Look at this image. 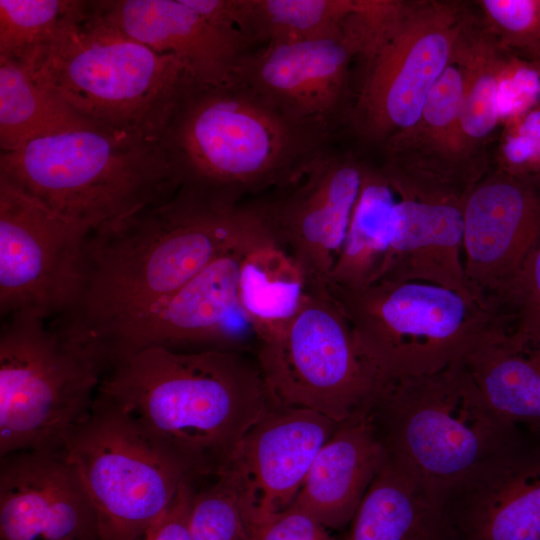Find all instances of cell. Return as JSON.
Instances as JSON below:
<instances>
[{
    "instance_id": "6da1fadb",
    "label": "cell",
    "mask_w": 540,
    "mask_h": 540,
    "mask_svg": "<svg viewBox=\"0 0 540 540\" xmlns=\"http://www.w3.org/2000/svg\"><path fill=\"white\" fill-rule=\"evenodd\" d=\"M249 203L229 205L188 186L90 234L71 307L53 321L110 366L144 320L214 260L250 237Z\"/></svg>"
},
{
    "instance_id": "7a4b0ae2",
    "label": "cell",
    "mask_w": 540,
    "mask_h": 540,
    "mask_svg": "<svg viewBox=\"0 0 540 540\" xmlns=\"http://www.w3.org/2000/svg\"><path fill=\"white\" fill-rule=\"evenodd\" d=\"M95 399L133 418L196 476L214 477L272 405L256 358L237 348L140 349L109 367Z\"/></svg>"
},
{
    "instance_id": "3957f363",
    "label": "cell",
    "mask_w": 540,
    "mask_h": 540,
    "mask_svg": "<svg viewBox=\"0 0 540 540\" xmlns=\"http://www.w3.org/2000/svg\"><path fill=\"white\" fill-rule=\"evenodd\" d=\"M332 129L278 109L236 78L191 79L161 144L179 186L237 206L299 180L327 148Z\"/></svg>"
},
{
    "instance_id": "277c9868",
    "label": "cell",
    "mask_w": 540,
    "mask_h": 540,
    "mask_svg": "<svg viewBox=\"0 0 540 540\" xmlns=\"http://www.w3.org/2000/svg\"><path fill=\"white\" fill-rule=\"evenodd\" d=\"M22 63L98 128L155 141L192 79L174 55L156 52L106 23L92 1Z\"/></svg>"
},
{
    "instance_id": "5b68a950",
    "label": "cell",
    "mask_w": 540,
    "mask_h": 540,
    "mask_svg": "<svg viewBox=\"0 0 540 540\" xmlns=\"http://www.w3.org/2000/svg\"><path fill=\"white\" fill-rule=\"evenodd\" d=\"M368 414L387 459L444 500L527 433L489 407L462 359L432 374L384 380Z\"/></svg>"
},
{
    "instance_id": "8992f818",
    "label": "cell",
    "mask_w": 540,
    "mask_h": 540,
    "mask_svg": "<svg viewBox=\"0 0 540 540\" xmlns=\"http://www.w3.org/2000/svg\"><path fill=\"white\" fill-rule=\"evenodd\" d=\"M0 175L91 233L178 188L160 141L95 127L44 136L1 152Z\"/></svg>"
},
{
    "instance_id": "52a82bcc",
    "label": "cell",
    "mask_w": 540,
    "mask_h": 540,
    "mask_svg": "<svg viewBox=\"0 0 540 540\" xmlns=\"http://www.w3.org/2000/svg\"><path fill=\"white\" fill-rule=\"evenodd\" d=\"M103 357L55 322L15 314L0 332V455L59 452L92 411Z\"/></svg>"
},
{
    "instance_id": "ba28073f",
    "label": "cell",
    "mask_w": 540,
    "mask_h": 540,
    "mask_svg": "<svg viewBox=\"0 0 540 540\" xmlns=\"http://www.w3.org/2000/svg\"><path fill=\"white\" fill-rule=\"evenodd\" d=\"M381 379L438 372L461 360L499 317L478 299L420 281L327 284Z\"/></svg>"
},
{
    "instance_id": "9c48e42d",
    "label": "cell",
    "mask_w": 540,
    "mask_h": 540,
    "mask_svg": "<svg viewBox=\"0 0 540 540\" xmlns=\"http://www.w3.org/2000/svg\"><path fill=\"white\" fill-rule=\"evenodd\" d=\"M61 452L94 508L101 540H140L181 484L197 477L133 418L97 399Z\"/></svg>"
},
{
    "instance_id": "30bf717a",
    "label": "cell",
    "mask_w": 540,
    "mask_h": 540,
    "mask_svg": "<svg viewBox=\"0 0 540 540\" xmlns=\"http://www.w3.org/2000/svg\"><path fill=\"white\" fill-rule=\"evenodd\" d=\"M255 358L273 405L311 409L338 423L367 412L383 382L327 285L309 284L288 326L256 343Z\"/></svg>"
},
{
    "instance_id": "8fae6325",
    "label": "cell",
    "mask_w": 540,
    "mask_h": 540,
    "mask_svg": "<svg viewBox=\"0 0 540 540\" xmlns=\"http://www.w3.org/2000/svg\"><path fill=\"white\" fill-rule=\"evenodd\" d=\"M471 13L461 1H408L397 23L360 63L346 118L362 143L382 150L417 121Z\"/></svg>"
},
{
    "instance_id": "7c38bea8",
    "label": "cell",
    "mask_w": 540,
    "mask_h": 540,
    "mask_svg": "<svg viewBox=\"0 0 540 540\" xmlns=\"http://www.w3.org/2000/svg\"><path fill=\"white\" fill-rule=\"evenodd\" d=\"M91 232L0 175V313L43 320L73 304Z\"/></svg>"
},
{
    "instance_id": "4fadbf2b",
    "label": "cell",
    "mask_w": 540,
    "mask_h": 540,
    "mask_svg": "<svg viewBox=\"0 0 540 540\" xmlns=\"http://www.w3.org/2000/svg\"><path fill=\"white\" fill-rule=\"evenodd\" d=\"M366 163L350 152H323L293 184L251 200L271 239L309 284L327 285L358 199Z\"/></svg>"
},
{
    "instance_id": "5bb4252c",
    "label": "cell",
    "mask_w": 540,
    "mask_h": 540,
    "mask_svg": "<svg viewBox=\"0 0 540 540\" xmlns=\"http://www.w3.org/2000/svg\"><path fill=\"white\" fill-rule=\"evenodd\" d=\"M539 243L540 180L491 168L464 206L463 265L474 296L496 312Z\"/></svg>"
},
{
    "instance_id": "9a60e30c",
    "label": "cell",
    "mask_w": 540,
    "mask_h": 540,
    "mask_svg": "<svg viewBox=\"0 0 540 540\" xmlns=\"http://www.w3.org/2000/svg\"><path fill=\"white\" fill-rule=\"evenodd\" d=\"M354 61L356 49L343 31L331 38L252 49L234 78L292 117L333 129L347 116Z\"/></svg>"
},
{
    "instance_id": "2e32d148",
    "label": "cell",
    "mask_w": 540,
    "mask_h": 540,
    "mask_svg": "<svg viewBox=\"0 0 540 540\" xmlns=\"http://www.w3.org/2000/svg\"><path fill=\"white\" fill-rule=\"evenodd\" d=\"M385 175L398 200L395 234L378 281L426 282L476 298L465 277L462 254L469 192L434 181Z\"/></svg>"
},
{
    "instance_id": "e0dca14e",
    "label": "cell",
    "mask_w": 540,
    "mask_h": 540,
    "mask_svg": "<svg viewBox=\"0 0 540 540\" xmlns=\"http://www.w3.org/2000/svg\"><path fill=\"white\" fill-rule=\"evenodd\" d=\"M338 425L311 409L272 404L249 429L225 469L236 480L251 524L293 503Z\"/></svg>"
},
{
    "instance_id": "ac0fdd59",
    "label": "cell",
    "mask_w": 540,
    "mask_h": 540,
    "mask_svg": "<svg viewBox=\"0 0 540 540\" xmlns=\"http://www.w3.org/2000/svg\"><path fill=\"white\" fill-rule=\"evenodd\" d=\"M265 233L261 222L255 233L175 292L128 335L110 366L151 346L176 350L237 348L233 342L237 330L251 332L238 305L240 266L249 247Z\"/></svg>"
},
{
    "instance_id": "d6986e66",
    "label": "cell",
    "mask_w": 540,
    "mask_h": 540,
    "mask_svg": "<svg viewBox=\"0 0 540 540\" xmlns=\"http://www.w3.org/2000/svg\"><path fill=\"white\" fill-rule=\"evenodd\" d=\"M99 537L94 508L61 451L1 457L0 540Z\"/></svg>"
},
{
    "instance_id": "ffe728a7",
    "label": "cell",
    "mask_w": 540,
    "mask_h": 540,
    "mask_svg": "<svg viewBox=\"0 0 540 540\" xmlns=\"http://www.w3.org/2000/svg\"><path fill=\"white\" fill-rule=\"evenodd\" d=\"M92 5L112 27L156 52L177 57L198 83L231 81L252 50L235 28L186 0H105Z\"/></svg>"
},
{
    "instance_id": "44dd1931",
    "label": "cell",
    "mask_w": 540,
    "mask_h": 540,
    "mask_svg": "<svg viewBox=\"0 0 540 540\" xmlns=\"http://www.w3.org/2000/svg\"><path fill=\"white\" fill-rule=\"evenodd\" d=\"M446 505L457 540H540V435L529 431Z\"/></svg>"
},
{
    "instance_id": "7402d4cb",
    "label": "cell",
    "mask_w": 540,
    "mask_h": 540,
    "mask_svg": "<svg viewBox=\"0 0 540 540\" xmlns=\"http://www.w3.org/2000/svg\"><path fill=\"white\" fill-rule=\"evenodd\" d=\"M464 75L453 59L430 91L417 121L390 139L382 167L470 191L489 172L470 161L460 143Z\"/></svg>"
},
{
    "instance_id": "603a6c76",
    "label": "cell",
    "mask_w": 540,
    "mask_h": 540,
    "mask_svg": "<svg viewBox=\"0 0 540 540\" xmlns=\"http://www.w3.org/2000/svg\"><path fill=\"white\" fill-rule=\"evenodd\" d=\"M386 458L368 411L357 414L339 423L319 450L290 506L328 529L345 527Z\"/></svg>"
},
{
    "instance_id": "cb8c5ba5",
    "label": "cell",
    "mask_w": 540,
    "mask_h": 540,
    "mask_svg": "<svg viewBox=\"0 0 540 540\" xmlns=\"http://www.w3.org/2000/svg\"><path fill=\"white\" fill-rule=\"evenodd\" d=\"M484 401L504 421L540 435V344L492 323L462 358Z\"/></svg>"
},
{
    "instance_id": "d4e9b609",
    "label": "cell",
    "mask_w": 540,
    "mask_h": 540,
    "mask_svg": "<svg viewBox=\"0 0 540 540\" xmlns=\"http://www.w3.org/2000/svg\"><path fill=\"white\" fill-rule=\"evenodd\" d=\"M345 540L457 538L446 500L386 458L350 522Z\"/></svg>"
},
{
    "instance_id": "484cf974",
    "label": "cell",
    "mask_w": 540,
    "mask_h": 540,
    "mask_svg": "<svg viewBox=\"0 0 540 540\" xmlns=\"http://www.w3.org/2000/svg\"><path fill=\"white\" fill-rule=\"evenodd\" d=\"M355 0H201L200 8L253 45L339 36Z\"/></svg>"
},
{
    "instance_id": "4316f807",
    "label": "cell",
    "mask_w": 540,
    "mask_h": 540,
    "mask_svg": "<svg viewBox=\"0 0 540 540\" xmlns=\"http://www.w3.org/2000/svg\"><path fill=\"white\" fill-rule=\"evenodd\" d=\"M309 282L296 261L266 233L243 257L239 310L256 343L279 335L299 311Z\"/></svg>"
},
{
    "instance_id": "83f0119b",
    "label": "cell",
    "mask_w": 540,
    "mask_h": 540,
    "mask_svg": "<svg viewBox=\"0 0 540 540\" xmlns=\"http://www.w3.org/2000/svg\"><path fill=\"white\" fill-rule=\"evenodd\" d=\"M509 53L501 49L472 11L453 52L464 75L460 143L465 156L485 171L491 169L487 146L501 123L500 75Z\"/></svg>"
},
{
    "instance_id": "f1b7e54d",
    "label": "cell",
    "mask_w": 540,
    "mask_h": 540,
    "mask_svg": "<svg viewBox=\"0 0 540 540\" xmlns=\"http://www.w3.org/2000/svg\"><path fill=\"white\" fill-rule=\"evenodd\" d=\"M395 195L382 168L366 164L361 190L328 284L360 288L381 278L395 234Z\"/></svg>"
},
{
    "instance_id": "f546056e",
    "label": "cell",
    "mask_w": 540,
    "mask_h": 540,
    "mask_svg": "<svg viewBox=\"0 0 540 540\" xmlns=\"http://www.w3.org/2000/svg\"><path fill=\"white\" fill-rule=\"evenodd\" d=\"M94 127L98 128L39 82L24 63L0 59L1 152L44 136Z\"/></svg>"
},
{
    "instance_id": "4dcf8cb0",
    "label": "cell",
    "mask_w": 540,
    "mask_h": 540,
    "mask_svg": "<svg viewBox=\"0 0 540 540\" xmlns=\"http://www.w3.org/2000/svg\"><path fill=\"white\" fill-rule=\"evenodd\" d=\"M85 3L75 0H0V59L24 62Z\"/></svg>"
},
{
    "instance_id": "1f68e13d",
    "label": "cell",
    "mask_w": 540,
    "mask_h": 540,
    "mask_svg": "<svg viewBox=\"0 0 540 540\" xmlns=\"http://www.w3.org/2000/svg\"><path fill=\"white\" fill-rule=\"evenodd\" d=\"M215 478L196 492L190 540H252L251 520L233 475L224 469Z\"/></svg>"
},
{
    "instance_id": "d6a6232c",
    "label": "cell",
    "mask_w": 540,
    "mask_h": 540,
    "mask_svg": "<svg viewBox=\"0 0 540 540\" xmlns=\"http://www.w3.org/2000/svg\"><path fill=\"white\" fill-rule=\"evenodd\" d=\"M478 18L497 45L524 60L540 59V0H480Z\"/></svg>"
},
{
    "instance_id": "836d02e7",
    "label": "cell",
    "mask_w": 540,
    "mask_h": 540,
    "mask_svg": "<svg viewBox=\"0 0 540 540\" xmlns=\"http://www.w3.org/2000/svg\"><path fill=\"white\" fill-rule=\"evenodd\" d=\"M496 311L507 330L540 344V243L522 264Z\"/></svg>"
},
{
    "instance_id": "e575fe53",
    "label": "cell",
    "mask_w": 540,
    "mask_h": 540,
    "mask_svg": "<svg viewBox=\"0 0 540 540\" xmlns=\"http://www.w3.org/2000/svg\"><path fill=\"white\" fill-rule=\"evenodd\" d=\"M503 123L495 168L540 180V103Z\"/></svg>"
},
{
    "instance_id": "d590c367",
    "label": "cell",
    "mask_w": 540,
    "mask_h": 540,
    "mask_svg": "<svg viewBox=\"0 0 540 540\" xmlns=\"http://www.w3.org/2000/svg\"><path fill=\"white\" fill-rule=\"evenodd\" d=\"M252 540H332L328 528L294 506L251 524Z\"/></svg>"
},
{
    "instance_id": "8d00e7d4",
    "label": "cell",
    "mask_w": 540,
    "mask_h": 540,
    "mask_svg": "<svg viewBox=\"0 0 540 540\" xmlns=\"http://www.w3.org/2000/svg\"><path fill=\"white\" fill-rule=\"evenodd\" d=\"M185 480L166 512L140 540H190V518L196 490Z\"/></svg>"
},
{
    "instance_id": "74e56055",
    "label": "cell",
    "mask_w": 540,
    "mask_h": 540,
    "mask_svg": "<svg viewBox=\"0 0 540 540\" xmlns=\"http://www.w3.org/2000/svg\"><path fill=\"white\" fill-rule=\"evenodd\" d=\"M539 70V73H540V59L538 61H535L534 62Z\"/></svg>"
},
{
    "instance_id": "f35d334b",
    "label": "cell",
    "mask_w": 540,
    "mask_h": 540,
    "mask_svg": "<svg viewBox=\"0 0 540 540\" xmlns=\"http://www.w3.org/2000/svg\"><path fill=\"white\" fill-rule=\"evenodd\" d=\"M85 540H101L100 537H93V538H89V539H85Z\"/></svg>"
}]
</instances>
